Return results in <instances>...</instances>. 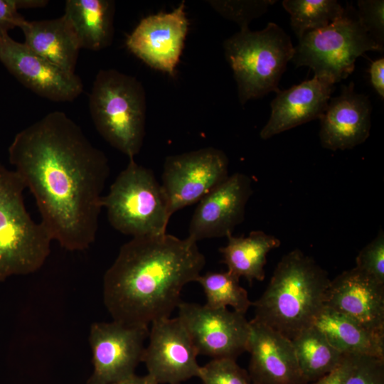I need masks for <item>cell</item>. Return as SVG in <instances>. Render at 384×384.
Wrapping results in <instances>:
<instances>
[{
	"instance_id": "1",
	"label": "cell",
	"mask_w": 384,
	"mask_h": 384,
	"mask_svg": "<svg viewBox=\"0 0 384 384\" xmlns=\"http://www.w3.org/2000/svg\"><path fill=\"white\" fill-rule=\"evenodd\" d=\"M9 159L53 240L70 251L87 249L96 238L110 174L105 154L66 114L54 111L15 136Z\"/></svg>"
},
{
	"instance_id": "2",
	"label": "cell",
	"mask_w": 384,
	"mask_h": 384,
	"mask_svg": "<svg viewBox=\"0 0 384 384\" xmlns=\"http://www.w3.org/2000/svg\"><path fill=\"white\" fill-rule=\"evenodd\" d=\"M206 264L197 242L166 233L132 238L124 244L103 279L105 305L112 320L149 327L170 317L183 288Z\"/></svg>"
},
{
	"instance_id": "3",
	"label": "cell",
	"mask_w": 384,
	"mask_h": 384,
	"mask_svg": "<svg viewBox=\"0 0 384 384\" xmlns=\"http://www.w3.org/2000/svg\"><path fill=\"white\" fill-rule=\"evenodd\" d=\"M330 282L312 257L294 249L282 257L266 289L252 302L253 320L292 340L312 326L324 306Z\"/></svg>"
},
{
	"instance_id": "4",
	"label": "cell",
	"mask_w": 384,
	"mask_h": 384,
	"mask_svg": "<svg viewBox=\"0 0 384 384\" xmlns=\"http://www.w3.org/2000/svg\"><path fill=\"white\" fill-rule=\"evenodd\" d=\"M89 109L103 139L134 159L145 135L146 98L142 82L114 69L100 70L89 96Z\"/></svg>"
},
{
	"instance_id": "5",
	"label": "cell",
	"mask_w": 384,
	"mask_h": 384,
	"mask_svg": "<svg viewBox=\"0 0 384 384\" xmlns=\"http://www.w3.org/2000/svg\"><path fill=\"white\" fill-rule=\"evenodd\" d=\"M223 48L242 105L270 92H277L282 75L294 54L290 37L272 22L261 31L241 28L224 41Z\"/></svg>"
},
{
	"instance_id": "6",
	"label": "cell",
	"mask_w": 384,
	"mask_h": 384,
	"mask_svg": "<svg viewBox=\"0 0 384 384\" xmlns=\"http://www.w3.org/2000/svg\"><path fill=\"white\" fill-rule=\"evenodd\" d=\"M25 188L14 171L0 164V282L13 275L35 272L50 254L53 239L27 212Z\"/></svg>"
},
{
	"instance_id": "7",
	"label": "cell",
	"mask_w": 384,
	"mask_h": 384,
	"mask_svg": "<svg viewBox=\"0 0 384 384\" xmlns=\"http://www.w3.org/2000/svg\"><path fill=\"white\" fill-rule=\"evenodd\" d=\"M102 198L111 225L132 238L166 233L171 216L169 203L153 171L129 159Z\"/></svg>"
},
{
	"instance_id": "8",
	"label": "cell",
	"mask_w": 384,
	"mask_h": 384,
	"mask_svg": "<svg viewBox=\"0 0 384 384\" xmlns=\"http://www.w3.org/2000/svg\"><path fill=\"white\" fill-rule=\"evenodd\" d=\"M383 51L370 36L353 8L328 26L305 33L294 48L292 59L297 67L308 66L314 76L333 84L346 79L356 59L366 51Z\"/></svg>"
},
{
	"instance_id": "9",
	"label": "cell",
	"mask_w": 384,
	"mask_h": 384,
	"mask_svg": "<svg viewBox=\"0 0 384 384\" xmlns=\"http://www.w3.org/2000/svg\"><path fill=\"white\" fill-rule=\"evenodd\" d=\"M228 164L226 154L212 146L167 156L161 185L171 214L200 201L224 181Z\"/></svg>"
},
{
	"instance_id": "10",
	"label": "cell",
	"mask_w": 384,
	"mask_h": 384,
	"mask_svg": "<svg viewBox=\"0 0 384 384\" xmlns=\"http://www.w3.org/2000/svg\"><path fill=\"white\" fill-rule=\"evenodd\" d=\"M177 308L198 354L235 359L247 351L250 324L245 314L183 302Z\"/></svg>"
},
{
	"instance_id": "11",
	"label": "cell",
	"mask_w": 384,
	"mask_h": 384,
	"mask_svg": "<svg viewBox=\"0 0 384 384\" xmlns=\"http://www.w3.org/2000/svg\"><path fill=\"white\" fill-rule=\"evenodd\" d=\"M149 327L113 321L91 325L93 372L86 384H114L133 375L142 361Z\"/></svg>"
},
{
	"instance_id": "12",
	"label": "cell",
	"mask_w": 384,
	"mask_h": 384,
	"mask_svg": "<svg viewBox=\"0 0 384 384\" xmlns=\"http://www.w3.org/2000/svg\"><path fill=\"white\" fill-rule=\"evenodd\" d=\"M148 336L142 362L159 384H180L198 377V351L178 316L154 321Z\"/></svg>"
},
{
	"instance_id": "13",
	"label": "cell",
	"mask_w": 384,
	"mask_h": 384,
	"mask_svg": "<svg viewBox=\"0 0 384 384\" xmlns=\"http://www.w3.org/2000/svg\"><path fill=\"white\" fill-rule=\"evenodd\" d=\"M185 3L142 18L127 36V48L151 68L174 76L188 29Z\"/></svg>"
},
{
	"instance_id": "14",
	"label": "cell",
	"mask_w": 384,
	"mask_h": 384,
	"mask_svg": "<svg viewBox=\"0 0 384 384\" xmlns=\"http://www.w3.org/2000/svg\"><path fill=\"white\" fill-rule=\"evenodd\" d=\"M0 62L22 85L48 100L71 102L83 91L78 75L56 67L8 33L0 35Z\"/></svg>"
},
{
	"instance_id": "15",
	"label": "cell",
	"mask_w": 384,
	"mask_h": 384,
	"mask_svg": "<svg viewBox=\"0 0 384 384\" xmlns=\"http://www.w3.org/2000/svg\"><path fill=\"white\" fill-rule=\"evenodd\" d=\"M252 179L246 174L229 175L200 201L191 219L188 236L198 242L228 237L245 218L252 194Z\"/></svg>"
},
{
	"instance_id": "16",
	"label": "cell",
	"mask_w": 384,
	"mask_h": 384,
	"mask_svg": "<svg viewBox=\"0 0 384 384\" xmlns=\"http://www.w3.org/2000/svg\"><path fill=\"white\" fill-rule=\"evenodd\" d=\"M324 305L384 334V284L356 267L331 280Z\"/></svg>"
},
{
	"instance_id": "17",
	"label": "cell",
	"mask_w": 384,
	"mask_h": 384,
	"mask_svg": "<svg viewBox=\"0 0 384 384\" xmlns=\"http://www.w3.org/2000/svg\"><path fill=\"white\" fill-rule=\"evenodd\" d=\"M249 377L252 384H307L291 339L268 326L250 321Z\"/></svg>"
},
{
	"instance_id": "18",
	"label": "cell",
	"mask_w": 384,
	"mask_h": 384,
	"mask_svg": "<svg viewBox=\"0 0 384 384\" xmlns=\"http://www.w3.org/2000/svg\"><path fill=\"white\" fill-rule=\"evenodd\" d=\"M371 110L368 96L357 93L353 82L343 85L341 93L330 98L319 119L321 146L336 151L363 143L370 135Z\"/></svg>"
},
{
	"instance_id": "19",
	"label": "cell",
	"mask_w": 384,
	"mask_h": 384,
	"mask_svg": "<svg viewBox=\"0 0 384 384\" xmlns=\"http://www.w3.org/2000/svg\"><path fill=\"white\" fill-rule=\"evenodd\" d=\"M334 84L314 77L284 90H279L270 103L271 114L260 133L268 139L282 132L309 121L320 119L324 112Z\"/></svg>"
},
{
	"instance_id": "20",
	"label": "cell",
	"mask_w": 384,
	"mask_h": 384,
	"mask_svg": "<svg viewBox=\"0 0 384 384\" xmlns=\"http://www.w3.org/2000/svg\"><path fill=\"white\" fill-rule=\"evenodd\" d=\"M20 28L24 43L31 50L65 72L75 73L80 48L63 16L49 20H26Z\"/></svg>"
},
{
	"instance_id": "21",
	"label": "cell",
	"mask_w": 384,
	"mask_h": 384,
	"mask_svg": "<svg viewBox=\"0 0 384 384\" xmlns=\"http://www.w3.org/2000/svg\"><path fill=\"white\" fill-rule=\"evenodd\" d=\"M114 12L112 0H67L63 16L80 49L100 50L112 43Z\"/></svg>"
},
{
	"instance_id": "22",
	"label": "cell",
	"mask_w": 384,
	"mask_h": 384,
	"mask_svg": "<svg viewBox=\"0 0 384 384\" xmlns=\"http://www.w3.org/2000/svg\"><path fill=\"white\" fill-rule=\"evenodd\" d=\"M328 341L343 354L366 355L384 358V334L367 329L356 321L326 306L313 324Z\"/></svg>"
},
{
	"instance_id": "23",
	"label": "cell",
	"mask_w": 384,
	"mask_h": 384,
	"mask_svg": "<svg viewBox=\"0 0 384 384\" xmlns=\"http://www.w3.org/2000/svg\"><path fill=\"white\" fill-rule=\"evenodd\" d=\"M228 243L219 248L223 262L228 270L239 278L245 277L250 284L265 279L267 255L279 247L280 240L262 230H253L246 237H227Z\"/></svg>"
},
{
	"instance_id": "24",
	"label": "cell",
	"mask_w": 384,
	"mask_h": 384,
	"mask_svg": "<svg viewBox=\"0 0 384 384\" xmlns=\"http://www.w3.org/2000/svg\"><path fill=\"white\" fill-rule=\"evenodd\" d=\"M292 341L300 371L307 384L334 370L345 356L313 325L302 330Z\"/></svg>"
},
{
	"instance_id": "25",
	"label": "cell",
	"mask_w": 384,
	"mask_h": 384,
	"mask_svg": "<svg viewBox=\"0 0 384 384\" xmlns=\"http://www.w3.org/2000/svg\"><path fill=\"white\" fill-rule=\"evenodd\" d=\"M282 4L290 15L291 27L299 39L305 33L328 26L345 12L335 0H284Z\"/></svg>"
},
{
	"instance_id": "26",
	"label": "cell",
	"mask_w": 384,
	"mask_h": 384,
	"mask_svg": "<svg viewBox=\"0 0 384 384\" xmlns=\"http://www.w3.org/2000/svg\"><path fill=\"white\" fill-rule=\"evenodd\" d=\"M240 278L230 271L208 272L200 274L198 282L206 294V305L210 308L232 306L233 311L245 314L252 306L247 291L240 286Z\"/></svg>"
},
{
	"instance_id": "27",
	"label": "cell",
	"mask_w": 384,
	"mask_h": 384,
	"mask_svg": "<svg viewBox=\"0 0 384 384\" xmlns=\"http://www.w3.org/2000/svg\"><path fill=\"white\" fill-rule=\"evenodd\" d=\"M198 378L203 384H251L248 373L230 358H213L201 366Z\"/></svg>"
},
{
	"instance_id": "28",
	"label": "cell",
	"mask_w": 384,
	"mask_h": 384,
	"mask_svg": "<svg viewBox=\"0 0 384 384\" xmlns=\"http://www.w3.org/2000/svg\"><path fill=\"white\" fill-rule=\"evenodd\" d=\"M275 2L272 0L209 1L208 4L222 16L237 23L241 29L248 28L252 19L265 14Z\"/></svg>"
},
{
	"instance_id": "29",
	"label": "cell",
	"mask_w": 384,
	"mask_h": 384,
	"mask_svg": "<svg viewBox=\"0 0 384 384\" xmlns=\"http://www.w3.org/2000/svg\"><path fill=\"white\" fill-rule=\"evenodd\" d=\"M346 384H384V358L351 354Z\"/></svg>"
},
{
	"instance_id": "30",
	"label": "cell",
	"mask_w": 384,
	"mask_h": 384,
	"mask_svg": "<svg viewBox=\"0 0 384 384\" xmlns=\"http://www.w3.org/2000/svg\"><path fill=\"white\" fill-rule=\"evenodd\" d=\"M356 267L384 284V233L380 230L356 258Z\"/></svg>"
},
{
	"instance_id": "31",
	"label": "cell",
	"mask_w": 384,
	"mask_h": 384,
	"mask_svg": "<svg viewBox=\"0 0 384 384\" xmlns=\"http://www.w3.org/2000/svg\"><path fill=\"white\" fill-rule=\"evenodd\" d=\"M357 11L359 20L370 36L383 48L384 1L383 0H359Z\"/></svg>"
},
{
	"instance_id": "32",
	"label": "cell",
	"mask_w": 384,
	"mask_h": 384,
	"mask_svg": "<svg viewBox=\"0 0 384 384\" xmlns=\"http://www.w3.org/2000/svg\"><path fill=\"white\" fill-rule=\"evenodd\" d=\"M26 19L18 12L16 0H0V35L20 28Z\"/></svg>"
},
{
	"instance_id": "33",
	"label": "cell",
	"mask_w": 384,
	"mask_h": 384,
	"mask_svg": "<svg viewBox=\"0 0 384 384\" xmlns=\"http://www.w3.org/2000/svg\"><path fill=\"white\" fill-rule=\"evenodd\" d=\"M351 364V354H345L341 364L334 370L311 384H346Z\"/></svg>"
},
{
	"instance_id": "34",
	"label": "cell",
	"mask_w": 384,
	"mask_h": 384,
	"mask_svg": "<svg viewBox=\"0 0 384 384\" xmlns=\"http://www.w3.org/2000/svg\"><path fill=\"white\" fill-rule=\"evenodd\" d=\"M370 82L383 99L384 97V58H381L373 61L369 68Z\"/></svg>"
},
{
	"instance_id": "35",
	"label": "cell",
	"mask_w": 384,
	"mask_h": 384,
	"mask_svg": "<svg viewBox=\"0 0 384 384\" xmlns=\"http://www.w3.org/2000/svg\"><path fill=\"white\" fill-rule=\"evenodd\" d=\"M114 384H159L156 380L150 375L146 374L144 376L133 375L124 380Z\"/></svg>"
},
{
	"instance_id": "36",
	"label": "cell",
	"mask_w": 384,
	"mask_h": 384,
	"mask_svg": "<svg viewBox=\"0 0 384 384\" xmlns=\"http://www.w3.org/2000/svg\"><path fill=\"white\" fill-rule=\"evenodd\" d=\"M46 0H16L18 9L41 8L48 4Z\"/></svg>"
},
{
	"instance_id": "37",
	"label": "cell",
	"mask_w": 384,
	"mask_h": 384,
	"mask_svg": "<svg viewBox=\"0 0 384 384\" xmlns=\"http://www.w3.org/2000/svg\"><path fill=\"white\" fill-rule=\"evenodd\" d=\"M251 384H252V383H251Z\"/></svg>"
}]
</instances>
